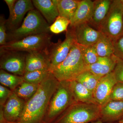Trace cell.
<instances>
[{
	"label": "cell",
	"instance_id": "obj_14",
	"mask_svg": "<svg viewBox=\"0 0 123 123\" xmlns=\"http://www.w3.org/2000/svg\"><path fill=\"white\" fill-rule=\"evenodd\" d=\"M123 117V101L109 100L100 106V120L106 123L118 121Z\"/></svg>",
	"mask_w": 123,
	"mask_h": 123
},
{
	"label": "cell",
	"instance_id": "obj_31",
	"mask_svg": "<svg viewBox=\"0 0 123 123\" xmlns=\"http://www.w3.org/2000/svg\"><path fill=\"white\" fill-rule=\"evenodd\" d=\"M113 42L114 55L119 59L123 60V35Z\"/></svg>",
	"mask_w": 123,
	"mask_h": 123
},
{
	"label": "cell",
	"instance_id": "obj_32",
	"mask_svg": "<svg viewBox=\"0 0 123 123\" xmlns=\"http://www.w3.org/2000/svg\"><path fill=\"white\" fill-rule=\"evenodd\" d=\"M113 72L117 82L123 83V59L117 57L116 65Z\"/></svg>",
	"mask_w": 123,
	"mask_h": 123
},
{
	"label": "cell",
	"instance_id": "obj_2",
	"mask_svg": "<svg viewBox=\"0 0 123 123\" xmlns=\"http://www.w3.org/2000/svg\"><path fill=\"white\" fill-rule=\"evenodd\" d=\"M87 70L80 47L75 43L66 59L51 72L59 82L70 81Z\"/></svg>",
	"mask_w": 123,
	"mask_h": 123
},
{
	"label": "cell",
	"instance_id": "obj_27",
	"mask_svg": "<svg viewBox=\"0 0 123 123\" xmlns=\"http://www.w3.org/2000/svg\"><path fill=\"white\" fill-rule=\"evenodd\" d=\"M78 45L80 49L84 62L86 66L91 65L98 61L99 57L94 46H85Z\"/></svg>",
	"mask_w": 123,
	"mask_h": 123
},
{
	"label": "cell",
	"instance_id": "obj_25",
	"mask_svg": "<svg viewBox=\"0 0 123 123\" xmlns=\"http://www.w3.org/2000/svg\"><path fill=\"white\" fill-rule=\"evenodd\" d=\"M40 84H32L24 81L15 89L14 92L22 99H30L37 90Z\"/></svg>",
	"mask_w": 123,
	"mask_h": 123
},
{
	"label": "cell",
	"instance_id": "obj_22",
	"mask_svg": "<svg viewBox=\"0 0 123 123\" xmlns=\"http://www.w3.org/2000/svg\"><path fill=\"white\" fill-rule=\"evenodd\" d=\"M80 0H57L59 15L71 21L75 14Z\"/></svg>",
	"mask_w": 123,
	"mask_h": 123
},
{
	"label": "cell",
	"instance_id": "obj_12",
	"mask_svg": "<svg viewBox=\"0 0 123 123\" xmlns=\"http://www.w3.org/2000/svg\"><path fill=\"white\" fill-rule=\"evenodd\" d=\"M34 9L32 0H17L13 12L6 21L7 30L11 31L18 28L26 14Z\"/></svg>",
	"mask_w": 123,
	"mask_h": 123
},
{
	"label": "cell",
	"instance_id": "obj_18",
	"mask_svg": "<svg viewBox=\"0 0 123 123\" xmlns=\"http://www.w3.org/2000/svg\"><path fill=\"white\" fill-rule=\"evenodd\" d=\"M117 57L113 55L106 57H99L95 63L87 66V70L102 77L114 71Z\"/></svg>",
	"mask_w": 123,
	"mask_h": 123
},
{
	"label": "cell",
	"instance_id": "obj_7",
	"mask_svg": "<svg viewBox=\"0 0 123 123\" xmlns=\"http://www.w3.org/2000/svg\"><path fill=\"white\" fill-rule=\"evenodd\" d=\"M74 103L77 102L70 88L69 81L60 82L50 104L48 118L49 119L55 118Z\"/></svg>",
	"mask_w": 123,
	"mask_h": 123
},
{
	"label": "cell",
	"instance_id": "obj_30",
	"mask_svg": "<svg viewBox=\"0 0 123 123\" xmlns=\"http://www.w3.org/2000/svg\"><path fill=\"white\" fill-rule=\"evenodd\" d=\"M6 21L4 16L0 17V46L4 45L7 42V34Z\"/></svg>",
	"mask_w": 123,
	"mask_h": 123
},
{
	"label": "cell",
	"instance_id": "obj_1",
	"mask_svg": "<svg viewBox=\"0 0 123 123\" xmlns=\"http://www.w3.org/2000/svg\"><path fill=\"white\" fill-rule=\"evenodd\" d=\"M60 82L50 73L40 84L34 94L25 103L18 123H40L51 98L58 88Z\"/></svg>",
	"mask_w": 123,
	"mask_h": 123
},
{
	"label": "cell",
	"instance_id": "obj_10",
	"mask_svg": "<svg viewBox=\"0 0 123 123\" xmlns=\"http://www.w3.org/2000/svg\"><path fill=\"white\" fill-rule=\"evenodd\" d=\"M69 27L72 31L76 43L80 46H94L102 35L101 32L92 28L88 23Z\"/></svg>",
	"mask_w": 123,
	"mask_h": 123
},
{
	"label": "cell",
	"instance_id": "obj_37",
	"mask_svg": "<svg viewBox=\"0 0 123 123\" xmlns=\"http://www.w3.org/2000/svg\"><path fill=\"white\" fill-rule=\"evenodd\" d=\"M17 123V122H7V121H6V120H5L4 121H3L2 123Z\"/></svg>",
	"mask_w": 123,
	"mask_h": 123
},
{
	"label": "cell",
	"instance_id": "obj_35",
	"mask_svg": "<svg viewBox=\"0 0 123 123\" xmlns=\"http://www.w3.org/2000/svg\"><path fill=\"white\" fill-rule=\"evenodd\" d=\"M106 123V122H103L101 120L99 119L98 120V121H95V122H94V123Z\"/></svg>",
	"mask_w": 123,
	"mask_h": 123
},
{
	"label": "cell",
	"instance_id": "obj_19",
	"mask_svg": "<svg viewBox=\"0 0 123 123\" xmlns=\"http://www.w3.org/2000/svg\"><path fill=\"white\" fill-rule=\"evenodd\" d=\"M112 0H97L93 1V9L92 18L88 23L98 30L110 9Z\"/></svg>",
	"mask_w": 123,
	"mask_h": 123
},
{
	"label": "cell",
	"instance_id": "obj_6",
	"mask_svg": "<svg viewBox=\"0 0 123 123\" xmlns=\"http://www.w3.org/2000/svg\"><path fill=\"white\" fill-rule=\"evenodd\" d=\"M100 119V106L77 102L55 123H88Z\"/></svg>",
	"mask_w": 123,
	"mask_h": 123
},
{
	"label": "cell",
	"instance_id": "obj_16",
	"mask_svg": "<svg viewBox=\"0 0 123 123\" xmlns=\"http://www.w3.org/2000/svg\"><path fill=\"white\" fill-rule=\"evenodd\" d=\"M93 5V1L91 0L79 1L75 14L70 21L69 27H73L79 24L89 23L92 18Z\"/></svg>",
	"mask_w": 123,
	"mask_h": 123
},
{
	"label": "cell",
	"instance_id": "obj_3",
	"mask_svg": "<svg viewBox=\"0 0 123 123\" xmlns=\"http://www.w3.org/2000/svg\"><path fill=\"white\" fill-rule=\"evenodd\" d=\"M50 26L39 11L34 9L28 12L20 27L7 34V42L29 36L49 33Z\"/></svg>",
	"mask_w": 123,
	"mask_h": 123
},
{
	"label": "cell",
	"instance_id": "obj_9",
	"mask_svg": "<svg viewBox=\"0 0 123 123\" xmlns=\"http://www.w3.org/2000/svg\"><path fill=\"white\" fill-rule=\"evenodd\" d=\"M0 68L14 75L23 76L26 55L20 52L0 50Z\"/></svg>",
	"mask_w": 123,
	"mask_h": 123
},
{
	"label": "cell",
	"instance_id": "obj_23",
	"mask_svg": "<svg viewBox=\"0 0 123 123\" xmlns=\"http://www.w3.org/2000/svg\"><path fill=\"white\" fill-rule=\"evenodd\" d=\"M24 81L23 76L9 73L3 69L0 70V82L5 87L14 89Z\"/></svg>",
	"mask_w": 123,
	"mask_h": 123
},
{
	"label": "cell",
	"instance_id": "obj_13",
	"mask_svg": "<svg viewBox=\"0 0 123 123\" xmlns=\"http://www.w3.org/2000/svg\"><path fill=\"white\" fill-rule=\"evenodd\" d=\"M23 99L18 97L14 92L7 100L3 110V115L6 121L15 122L20 118L25 104Z\"/></svg>",
	"mask_w": 123,
	"mask_h": 123
},
{
	"label": "cell",
	"instance_id": "obj_20",
	"mask_svg": "<svg viewBox=\"0 0 123 123\" xmlns=\"http://www.w3.org/2000/svg\"><path fill=\"white\" fill-rule=\"evenodd\" d=\"M70 86L77 102L97 104L93 92L76 80L69 81Z\"/></svg>",
	"mask_w": 123,
	"mask_h": 123
},
{
	"label": "cell",
	"instance_id": "obj_33",
	"mask_svg": "<svg viewBox=\"0 0 123 123\" xmlns=\"http://www.w3.org/2000/svg\"><path fill=\"white\" fill-rule=\"evenodd\" d=\"M12 92L5 86H0V104L2 106L8 100Z\"/></svg>",
	"mask_w": 123,
	"mask_h": 123
},
{
	"label": "cell",
	"instance_id": "obj_29",
	"mask_svg": "<svg viewBox=\"0 0 123 123\" xmlns=\"http://www.w3.org/2000/svg\"><path fill=\"white\" fill-rule=\"evenodd\" d=\"M123 101V83L117 82L112 89L110 100Z\"/></svg>",
	"mask_w": 123,
	"mask_h": 123
},
{
	"label": "cell",
	"instance_id": "obj_8",
	"mask_svg": "<svg viewBox=\"0 0 123 123\" xmlns=\"http://www.w3.org/2000/svg\"><path fill=\"white\" fill-rule=\"evenodd\" d=\"M75 43L72 31L69 27L66 31L65 38L63 41L59 40L56 43L51 44L49 51H47L50 72L66 59Z\"/></svg>",
	"mask_w": 123,
	"mask_h": 123
},
{
	"label": "cell",
	"instance_id": "obj_4",
	"mask_svg": "<svg viewBox=\"0 0 123 123\" xmlns=\"http://www.w3.org/2000/svg\"><path fill=\"white\" fill-rule=\"evenodd\" d=\"M51 36L43 33L29 36L22 39L7 42L0 50L14 51L47 52L51 44Z\"/></svg>",
	"mask_w": 123,
	"mask_h": 123
},
{
	"label": "cell",
	"instance_id": "obj_21",
	"mask_svg": "<svg viewBox=\"0 0 123 123\" xmlns=\"http://www.w3.org/2000/svg\"><path fill=\"white\" fill-rule=\"evenodd\" d=\"M99 57H106L114 55L113 41L102 33V36L94 45Z\"/></svg>",
	"mask_w": 123,
	"mask_h": 123
},
{
	"label": "cell",
	"instance_id": "obj_26",
	"mask_svg": "<svg viewBox=\"0 0 123 123\" xmlns=\"http://www.w3.org/2000/svg\"><path fill=\"white\" fill-rule=\"evenodd\" d=\"M50 72L49 70H36L25 73L23 77L25 81L32 84H40L48 76Z\"/></svg>",
	"mask_w": 123,
	"mask_h": 123
},
{
	"label": "cell",
	"instance_id": "obj_36",
	"mask_svg": "<svg viewBox=\"0 0 123 123\" xmlns=\"http://www.w3.org/2000/svg\"><path fill=\"white\" fill-rule=\"evenodd\" d=\"M118 123H123V117L118 121Z\"/></svg>",
	"mask_w": 123,
	"mask_h": 123
},
{
	"label": "cell",
	"instance_id": "obj_11",
	"mask_svg": "<svg viewBox=\"0 0 123 123\" xmlns=\"http://www.w3.org/2000/svg\"><path fill=\"white\" fill-rule=\"evenodd\" d=\"M117 82L113 72L101 78L93 92L98 105L101 106L110 100L112 89Z\"/></svg>",
	"mask_w": 123,
	"mask_h": 123
},
{
	"label": "cell",
	"instance_id": "obj_15",
	"mask_svg": "<svg viewBox=\"0 0 123 123\" xmlns=\"http://www.w3.org/2000/svg\"><path fill=\"white\" fill-rule=\"evenodd\" d=\"M50 67L47 52H32L26 54L25 73L38 70H50Z\"/></svg>",
	"mask_w": 123,
	"mask_h": 123
},
{
	"label": "cell",
	"instance_id": "obj_24",
	"mask_svg": "<svg viewBox=\"0 0 123 123\" xmlns=\"http://www.w3.org/2000/svg\"><path fill=\"white\" fill-rule=\"evenodd\" d=\"M101 78L87 70L82 73L75 80L93 93Z\"/></svg>",
	"mask_w": 123,
	"mask_h": 123
},
{
	"label": "cell",
	"instance_id": "obj_28",
	"mask_svg": "<svg viewBox=\"0 0 123 123\" xmlns=\"http://www.w3.org/2000/svg\"><path fill=\"white\" fill-rule=\"evenodd\" d=\"M70 24V20L59 15L53 24L50 25L49 31L53 34H57L67 31Z\"/></svg>",
	"mask_w": 123,
	"mask_h": 123
},
{
	"label": "cell",
	"instance_id": "obj_38",
	"mask_svg": "<svg viewBox=\"0 0 123 123\" xmlns=\"http://www.w3.org/2000/svg\"><path fill=\"white\" fill-rule=\"evenodd\" d=\"M121 2H122V3L123 4V0H121Z\"/></svg>",
	"mask_w": 123,
	"mask_h": 123
},
{
	"label": "cell",
	"instance_id": "obj_5",
	"mask_svg": "<svg viewBox=\"0 0 123 123\" xmlns=\"http://www.w3.org/2000/svg\"><path fill=\"white\" fill-rule=\"evenodd\" d=\"M115 41L123 35V4L121 0H113L107 14L98 29Z\"/></svg>",
	"mask_w": 123,
	"mask_h": 123
},
{
	"label": "cell",
	"instance_id": "obj_34",
	"mask_svg": "<svg viewBox=\"0 0 123 123\" xmlns=\"http://www.w3.org/2000/svg\"><path fill=\"white\" fill-rule=\"evenodd\" d=\"M5 2L7 4L8 7L9 15L12 14L14 9V6L17 0H5Z\"/></svg>",
	"mask_w": 123,
	"mask_h": 123
},
{
	"label": "cell",
	"instance_id": "obj_17",
	"mask_svg": "<svg viewBox=\"0 0 123 123\" xmlns=\"http://www.w3.org/2000/svg\"><path fill=\"white\" fill-rule=\"evenodd\" d=\"M34 7L40 12L49 25L59 16L57 0H33Z\"/></svg>",
	"mask_w": 123,
	"mask_h": 123
}]
</instances>
